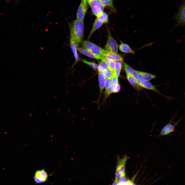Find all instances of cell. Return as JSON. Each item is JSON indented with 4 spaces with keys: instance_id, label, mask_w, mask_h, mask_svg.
Returning <instances> with one entry per match:
<instances>
[{
    "instance_id": "15",
    "label": "cell",
    "mask_w": 185,
    "mask_h": 185,
    "mask_svg": "<svg viewBox=\"0 0 185 185\" xmlns=\"http://www.w3.org/2000/svg\"><path fill=\"white\" fill-rule=\"evenodd\" d=\"M127 79L131 85L136 90L140 89V86L138 85L137 80L132 75L126 72Z\"/></svg>"
},
{
    "instance_id": "19",
    "label": "cell",
    "mask_w": 185,
    "mask_h": 185,
    "mask_svg": "<svg viewBox=\"0 0 185 185\" xmlns=\"http://www.w3.org/2000/svg\"><path fill=\"white\" fill-rule=\"evenodd\" d=\"M101 59L104 61L107 64L108 68L114 71L115 61L107 57L102 56Z\"/></svg>"
},
{
    "instance_id": "2",
    "label": "cell",
    "mask_w": 185,
    "mask_h": 185,
    "mask_svg": "<svg viewBox=\"0 0 185 185\" xmlns=\"http://www.w3.org/2000/svg\"><path fill=\"white\" fill-rule=\"evenodd\" d=\"M81 43L83 48L95 54L104 57L107 51L88 41H82Z\"/></svg>"
},
{
    "instance_id": "4",
    "label": "cell",
    "mask_w": 185,
    "mask_h": 185,
    "mask_svg": "<svg viewBox=\"0 0 185 185\" xmlns=\"http://www.w3.org/2000/svg\"><path fill=\"white\" fill-rule=\"evenodd\" d=\"M108 36L107 42L104 48L105 50L117 53L118 51V46L116 40L112 36L110 32L107 29Z\"/></svg>"
},
{
    "instance_id": "25",
    "label": "cell",
    "mask_w": 185,
    "mask_h": 185,
    "mask_svg": "<svg viewBox=\"0 0 185 185\" xmlns=\"http://www.w3.org/2000/svg\"><path fill=\"white\" fill-rule=\"evenodd\" d=\"M107 68L108 67L107 64L104 61L102 60L98 66V72H102Z\"/></svg>"
},
{
    "instance_id": "10",
    "label": "cell",
    "mask_w": 185,
    "mask_h": 185,
    "mask_svg": "<svg viewBox=\"0 0 185 185\" xmlns=\"http://www.w3.org/2000/svg\"><path fill=\"white\" fill-rule=\"evenodd\" d=\"M70 47L75 59V63L79 60V58L77 52V48L73 34L71 31H70Z\"/></svg>"
},
{
    "instance_id": "6",
    "label": "cell",
    "mask_w": 185,
    "mask_h": 185,
    "mask_svg": "<svg viewBox=\"0 0 185 185\" xmlns=\"http://www.w3.org/2000/svg\"><path fill=\"white\" fill-rule=\"evenodd\" d=\"M48 177V174L45 169H42L35 171L33 178L35 183L39 184L46 182Z\"/></svg>"
},
{
    "instance_id": "14",
    "label": "cell",
    "mask_w": 185,
    "mask_h": 185,
    "mask_svg": "<svg viewBox=\"0 0 185 185\" xmlns=\"http://www.w3.org/2000/svg\"><path fill=\"white\" fill-rule=\"evenodd\" d=\"M104 57L110 59L115 61H123V58L117 53L107 51Z\"/></svg>"
},
{
    "instance_id": "13",
    "label": "cell",
    "mask_w": 185,
    "mask_h": 185,
    "mask_svg": "<svg viewBox=\"0 0 185 185\" xmlns=\"http://www.w3.org/2000/svg\"><path fill=\"white\" fill-rule=\"evenodd\" d=\"M77 50L81 53L90 58L97 59H100L102 56L94 54L83 48H77Z\"/></svg>"
},
{
    "instance_id": "28",
    "label": "cell",
    "mask_w": 185,
    "mask_h": 185,
    "mask_svg": "<svg viewBox=\"0 0 185 185\" xmlns=\"http://www.w3.org/2000/svg\"><path fill=\"white\" fill-rule=\"evenodd\" d=\"M104 6H107L113 9L114 7L113 3V0H101Z\"/></svg>"
},
{
    "instance_id": "23",
    "label": "cell",
    "mask_w": 185,
    "mask_h": 185,
    "mask_svg": "<svg viewBox=\"0 0 185 185\" xmlns=\"http://www.w3.org/2000/svg\"><path fill=\"white\" fill-rule=\"evenodd\" d=\"M114 76L106 78L104 87L105 93L107 91L108 89L110 86L112 82L113 77Z\"/></svg>"
},
{
    "instance_id": "21",
    "label": "cell",
    "mask_w": 185,
    "mask_h": 185,
    "mask_svg": "<svg viewBox=\"0 0 185 185\" xmlns=\"http://www.w3.org/2000/svg\"><path fill=\"white\" fill-rule=\"evenodd\" d=\"M97 18L102 23H105L108 21V16L105 12H103L97 16Z\"/></svg>"
},
{
    "instance_id": "5",
    "label": "cell",
    "mask_w": 185,
    "mask_h": 185,
    "mask_svg": "<svg viewBox=\"0 0 185 185\" xmlns=\"http://www.w3.org/2000/svg\"><path fill=\"white\" fill-rule=\"evenodd\" d=\"M175 18L177 21L175 26L185 25V1L183 3L180 7Z\"/></svg>"
},
{
    "instance_id": "7",
    "label": "cell",
    "mask_w": 185,
    "mask_h": 185,
    "mask_svg": "<svg viewBox=\"0 0 185 185\" xmlns=\"http://www.w3.org/2000/svg\"><path fill=\"white\" fill-rule=\"evenodd\" d=\"M98 79L99 86V93L98 98L96 101L98 107H99L100 98L103 91L104 90L105 85L106 78L102 72H98Z\"/></svg>"
},
{
    "instance_id": "8",
    "label": "cell",
    "mask_w": 185,
    "mask_h": 185,
    "mask_svg": "<svg viewBox=\"0 0 185 185\" xmlns=\"http://www.w3.org/2000/svg\"><path fill=\"white\" fill-rule=\"evenodd\" d=\"M118 83V78L114 76L113 77L112 82L110 86L107 91L105 93V96L103 100V103H105L109 95L112 93H113L114 89Z\"/></svg>"
},
{
    "instance_id": "24",
    "label": "cell",
    "mask_w": 185,
    "mask_h": 185,
    "mask_svg": "<svg viewBox=\"0 0 185 185\" xmlns=\"http://www.w3.org/2000/svg\"><path fill=\"white\" fill-rule=\"evenodd\" d=\"M127 180L126 179L125 170L121 174L119 178V179L118 180L119 184H126Z\"/></svg>"
},
{
    "instance_id": "32",
    "label": "cell",
    "mask_w": 185,
    "mask_h": 185,
    "mask_svg": "<svg viewBox=\"0 0 185 185\" xmlns=\"http://www.w3.org/2000/svg\"><path fill=\"white\" fill-rule=\"evenodd\" d=\"M88 0H82L81 1L86 5H87Z\"/></svg>"
},
{
    "instance_id": "11",
    "label": "cell",
    "mask_w": 185,
    "mask_h": 185,
    "mask_svg": "<svg viewBox=\"0 0 185 185\" xmlns=\"http://www.w3.org/2000/svg\"><path fill=\"white\" fill-rule=\"evenodd\" d=\"M138 76V81H149L155 78V76L152 74L144 72L137 71Z\"/></svg>"
},
{
    "instance_id": "17",
    "label": "cell",
    "mask_w": 185,
    "mask_h": 185,
    "mask_svg": "<svg viewBox=\"0 0 185 185\" xmlns=\"http://www.w3.org/2000/svg\"><path fill=\"white\" fill-rule=\"evenodd\" d=\"M123 61V63L126 72L132 75L138 81V76L137 71L135 70L126 64L124 61Z\"/></svg>"
},
{
    "instance_id": "3",
    "label": "cell",
    "mask_w": 185,
    "mask_h": 185,
    "mask_svg": "<svg viewBox=\"0 0 185 185\" xmlns=\"http://www.w3.org/2000/svg\"><path fill=\"white\" fill-rule=\"evenodd\" d=\"M129 159V157L126 155L121 158H118L115 173V179L118 180L120 175L125 170L126 163Z\"/></svg>"
},
{
    "instance_id": "9",
    "label": "cell",
    "mask_w": 185,
    "mask_h": 185,
    "mask_svg": "<svg viewBox=\"0 0 185 185\" xmlns=\"http://www.w3.org/2000/svg\"><path fill=\"white\" fill-rule=\"evenodd\" d=\"M87 9V5L81 1L77 13V19L80 20H84Z\"/></svg>"
},
{
    "instance_id": "26",
    "label": "cell",
    "mask_w": 185,
    "mask_h": 185,
    "mask_svg": "<svg viewBox=\"0 0 185 185\" xmlns=\"http://www.w3.org/2000/svg\"><path fill=\"white\" fill-rule=\"evenodd\" d=\"M102 72L106 78L115 75L114 71L109 68L105 70Z\"/></svg>"
},
{
    "instance_id": "27",
    "label": "cell",
    "mask_w": 185,
    "mask_h": 185,
    "mask_svg": "<svg viewBox=\"0 0 185 185\" xmlns=\"http://www.w3.org/2000/svg\"><path fill=\"white\" fill-rule=\"evenodd\" d=\"M82 61L93 69L96 70H98V66L94 62H90L85 60L82 59Z\"/></svg>"
},
{
    "instance_id": "29",
    "label": "cell",
    "mask_w": 185,
    "mask_h": 185,
    "mask_svg": "<svg viewBox=\"0 0 185 185\" xmlns=\"http://www.w3.org/2000/svg\"><path fill=\"white\" fill-rule=\"evenodd\" d=\"M91 7L93 13L96 16H97L103 11L99 7L94 6Z\"/></svg>"
},
{
    "instance_id": "30",
    "label": "cell",
    "mask_w": 185,
    "mask_h": 185,
    "mask_svg": "<svg viewBox=\"0 0 185 185\" xmlns=\"http://www.w3.org/2000/svg\"><path fill=\"white\" fill-rule=\"evenodd\" d=\"M121 88L120 85L119 83L114 89L113 93H117L119 92Z\"/></svg>"
},
{
    "instance_id": "20",
    "label": "cell",
    "mask_w": 185,
    "mask_h": 185,
    "mask_svg": "<svg viewBox=\"0 0 185 185\" xmlns=\"http://www.w3.org/2000/svg\"><path fill=\"white\" fill-rule=\"evenodd\" d=\"M119 50L122 52L125 53H134L133 51L127 44L124 43H121L118 46Z\"/></svg>"
},
{
    "instance_id": "31",
    "label": "cell",
    "mask_w": 185,
    "mask_h": 185,
    "mask_svg": "<svg viewBox=\"0 0 185 185\" xmlns=\"http://www.w3.org/2000/svg\"><path fill=\"white\" fill-rule=\"evenodd\" d=\"M113 185H118V180L115 179L114 182L112 184Z\"/></svg>"
},
{
    "instance_id": "18",
    "label": "cell",
    "mask_w": 185,
    "mask_h": 185,
    "mask_svg": "<svg viewBox=\"0 0 185 185\" xmlns=\"http://www.w3.org/2000/svg\"><path fill=\"white\" fill-rule=\"evenodd\" d=\"M103 24L97 18L96 19L90 30L88 39H89L92 34L96 31L101 27Z\"/></svg>"
},
{
    "instance_id": "1",
    "label": "cell",
    "mask_w": 185,
    "mask_h": 185,
    "mask_svg": "<svg viewBox=\"0 0 185 185\" xmlns=\"http://www.w3.org/2000/svg\"><path fill=\"white\" fill-rule=\"evenodd\" d=\"M84 21L77 19L70 26V31H72L74 37L77 49L81 43L84 37Z\"/></svg>"
},
{
    "instance_id": "22",
    "label": "cell",
    "mask_w": 185,
    "mask_h": 185,
    "mask_svg": "<svg viewBox=\"0 0 185 185\" xmlns=\"http://www.w3.org/2000/svg\"><path fill=\"white\" fill-rule=\"evenodd\" d=\"M121 61H115L114 72L115 76L117 78L119 77L122 67Z\"/></svg>"
},
{
    "instance_id": "16",
    "label": "cell",
    "mask_w": 185,
    "mask_h": 185,
    "mask_svg": "<svg viewBox=\"0 0 185 185\" xmlns=\"http://www.w3.org/2000/svg\"><path fill=\"white\" fill-rule=\"evenodd\" d=\"M138 85L141 87L147 89L152 90L158 92L155 87L148 81H137Z\"/></svg>"
},
{
    "instance_id": "12",
    "label": "cell",
    "mask_w": 185,
    "mask_h": 185,
    "mask_svg": "<svg viewBox=\"0 0 185 185\" xmlns=\"http://www.w3.org/2000/svg\"><path fill=\"white\" fill-rule=\"evenodd\" d=\"M175 125L170 123L168 124L162 128L159 136L166 135L173 132L175 130Z\"/></svg>"
}]
</instances>
